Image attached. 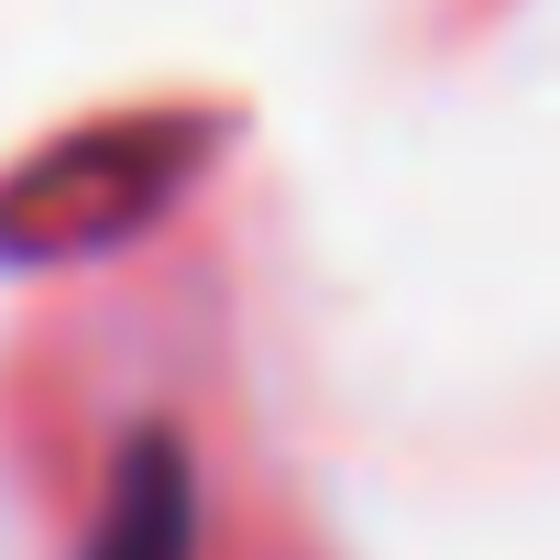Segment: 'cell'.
<instances>
[{"instance_id":"obj_1","label":"cell","mask_w":560,"mask_h":560,"mask_svg":"<svg viewBox=\"0 0 560 560\" xmlns=\"http://www.w3.org/2000/svg\"><path fill=\"white\" fill-rule=\"evenodd\" d=\"M89 560H198V483L176 462V440H132L110 494H100V527H89Z\"/></svg>"}]
</instances>
